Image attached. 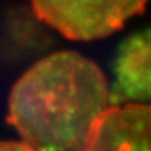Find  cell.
Wrapping results in <instances>:
<instances>
[{"label":"cell","instance_id":"277c9868","mask_svg":"<svg viewBox=\"0 0 151 151\" xmlns=\"http://www.w3.org/2000/svg\"><path fill=\"white\" fill-rule=\"evenodd\" d=\"M113 101L151 100V29L132 35L116 59Z\"/></svg>","mask_w":151,"mask_h":151},{"label":"cell","instance_id":"6da1fadb","mask_svg":"<svg viewBox=\"0 0 151 151\" xmlns=\"http://www.w3.org/2000/svg\"><path fill=\"white\" fill-rule=\"evenodd\" d=\"M110 98L105 76L92 60L59 52L15 83L9 122L33 151H86Z\"/></svg>","mask_w":151,"mask_h":151},{"label":"cell","instance_id":"3957f363","mask_svg":"<svg viewBox=\"0 0 151 151\" xmlns=\"http://www.w3.org/2000/svg\"><path fill=\"white\" fill-rule=\"evenodd\" d=\"M86 151H151V106L108 107L94 126Z\"/></svg>","mask_w":151,"mask_h":151},{"label":"cell","instance_id":"7a4b0ae2","mask_svg":"<svg viewBox=\"0 0 151 151\" xmlns=\"http://www.w3.org/2000/svg\"><path fill=\"white\" fill-rule=\"evenodd\" d=\"M37 17L74 40L103 38L142 12L147 0H30Z\"/></svg>","mask_w":151,"mask_h":151},{"label":"cell","instance_id":"5b68a950","mask_svg":"<svg viewBox=\"0 0 151 151\" xmlns=\"http://www.w3.org/2000/svg\"><path fill=\"white\" fill-rule=\"evenodd\" d=\"M0 151H33V150L24 142L0 141Z\"/></svg>","mask_w":151,"mask_h":151}]
</instances>
